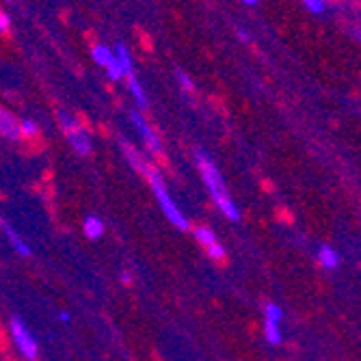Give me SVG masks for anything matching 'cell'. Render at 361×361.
Listing matches in <instances>:
<instances>
[{
    "label": "cell",
    "instance_id": "obj_6",
    "mask_svg": "<svg viewBox=\"0 0 361 361\" xmlns=\"http://www.w3.org/2000/svg\"><path fill=\"white\" fill-rule=\"evenodd\" d=\"M130 121H133V126H135V130H137V135L141 137L145 152H147V154H152V156L162 154L160 137L156 135V130L147 123V119H145L139 111H133V113H130Z\"/></svg>",
    "mask_w": 361,
    "mask_h": 361
},
{
    "label": "cell",
    "instance_id": "obj_9",
    "mask_svg": "<svg viewBox=\"0 0 361 361\" xmlns=\"http://www.w3.org/2000/svg\"><path fill=\"white\" fill-rule=\"evenodd\" d=\"M0 232L5 234V238H7V243L11 245V249L18 253V255H22V257H30L32 255V249H30V245L16 232V229L9 225V221L7 219H3L0 216Z\"/></svg>",
    "mask_w": 361,
    "mask_h": 361
},
{
    "label": "cell",
    "instance_id": "obj_23",
    "mask_svg": "<svg viewBox=\"0 0 361 361\" xmlns=\"http://www.w3.org/2000/svg\"><path fill=\"white\" fill-rule=\"evenodd\" d=\"M121 281H123V283H130V281H133V277H130V273L123 271V273H121Z\"/></svg>",
    "mask_w": 361,
    "mask_h": 361
},
{
    "label": "cell",
    "instance_id": "obj_11",
    "mask_svg": "<svg viewBox=\"0 0 361 361\" xmlns=\"http://www.w3.org/2000/svg\"><path fill=\"white\" fill-rule=\"evenodd\" d=\"M316 259H318V264L324 269V271H336L340 269L342 264V255L336 247L331 245H320L318 251H316Z\"/></svg>",
    "mask_w": 361,
    "mask_h": 361
},
{
    "label": "cell",
    "instance_id": "obj_3",
    "mask_svg": "<svg viewBox=\"0 0 361 361\" xmlns=\"http://www.w3.org/2000/svg\"><path fill=\"white\" fill-rule=\"evenodd\" d=\"M59 121H61V128H63V135L68 139L70 147L78 154V156H89L91 149H93V139H91V133L80 123L78 117L70 115L61 111L59 113Z\"/></svg>",
    "mask_w": 361,
    "mask_h": 361
},
{
    "label": "cell",
    "instance_id": "obj_1",
    "mask_svg": "<svg viewBox=\"0 0 361 361\" xmlns=\"http://www.w3.org/2000/svg\"><path fill=\"white\" fill-rule=\"evenodd\" d=\"M195 165H197V171L202 176V182L210 195V200L214 202L216 210L232 223H238L243 219V212L234 200L232 190L227 188V182L219 169V165L214 162V158L210 154H206L204 149H197L195 152Z\"/></svg>",
    "mask_w": 361,
    "mask_h": 361
},
{
    "label": "cell",
    "instance_id": "obj_17",
    "mask_svg": "<svg viewBox=\"0 0 361 361\" xmlns=\"http://www.w3.org/2000/svg\"><path fill=\"white\" fill-rule=\"evenodd\" d=\"M206 253H208V257H210V259H214V262H223V259H225V255H227V251H225V247H223L221 243H214L212 247H208V249H206Z\"/></svg>",
    "mask_w": 361,
    "mask_h": 361
},
{
    "label": "cell",
    "instance_id": "obj_15",
    "mask_svg": "<svg viewBox=\"0 0 361 361\" xmlns=\"http://www.w3.org/2000/svg\"><path fill=\"white\" fill-rule=\"evenodd\" d=\"M192 236H195V240L200 243L204 249H208V247H212L214 243H219L216 232H214L212 227H208V225H197V227H192Z\"/></svg>",
    "mask_w": 361,
    "mask_h": 361
},
{
    "label": "cell",
    "instance_id": "obj_8",
    "mask_svg": "<svg viewBox=\"0 0 361 361\" xmlns=\"http://www.w3.org/2000/svg\"><path fill=\"white\" fill-rule=\"evenodd\" d=\"M0 137L11 141V143H22V128H20V117L11 113L9 109L0 106Z\"/></svg>",
    "mask_w": 361,
    "mask_h": 361
},
{
    "label": "cell",
    "instance_id": "obj_10",
    "mask_svg": "<svg viewBox=\"0 0 361 361\" xmlns=\"http://www.w3.org/2000/svg\"><path fill=\"white\" fill-rule=\"evenodd\" d=\"M121 152H123V158H126V162L130 165V169H135L139 176H145V171L152 167V162L135 145H130L128 141H121Z\"/></svg>",
    "mask_w": 361,
    "mask_h": 361
},
{
    "label": "cell",
    "instance_id": "obj_13",
    "mask_svg": "<svg viewBox=\"0 0 361 361\" xmlns=\"http://www.w3.org/2000/svg\"><path fill=\"white\" fill-rule=\"evenodd\" d=\"M113 50H115V56H117V63H119V68H121L123 78L130 76V74H135V61H133V54H130L128 46L119 42Z\"/></svg>",
    "mask_w": 361,
    "mask_h": 361
},
{
    "label": "cell",
    "instance_id": "obj_18",
    "mask_svg": "<svg viewBox=\"0 0 361 361\" xmlns=\"http://www.w3.org/2000/svg\"><path fill=\"white\" fill-rule=\"evenodd\" d=\"M176 78H178V82H180V87L184 89V91H195V82H192V78L184 72V70H176Z\"/></svg>",
    "mask_w": 361,
    "mask_h": 361
},
{
    "label": "cell",
    "instance_id": "obj_14",
    "mask_svg": "<svg viewBox=\"0 0 361 361\" xmlns=\"http://www.w3.org/2000/svg\"><path fill=\"white\" fill-rule=\"evenodd\" d=\"M126 85H128V91H130V95L135 97L137 106H139V109H147V93H145V89H143V85L139 82L137 74H130V76H126Z\"/></svg>",
    "mask_w": 361,
    "mask_h": 361
},
{
    "label": "cell",
    "instance_id": "obj_16",
    "mask_svg": "<svg viewBox=\"0 0 361 361\" xmlns=\"http://www.w3.org/2000/svg\"><path fill=\"white\" fill-rule=\"evenodd\" d=\"M20 128H22V137L24 139H37L39 137V123L30 117L20 119Z\"/></svg>",
    "mask_w": 361,
    "mask_h": 361
},
{
    "label": "cell",
    "instance_id": "obj_21",
    "mask_svg": "<svg viewBox=\"0 0 361 361\" xmlns=\"http://www.w3.org/2000/svg\"><path fill=\"white\" fill-rule=\"evenodd\" d=\"M59 320H61L63 324H68V322L72 320V314H70V312H65V310H63V312H59Z\"/></svg>",
    "mask_w": 361,
    "mask_h": 361
},
{
    "label": "cell",
    "instance_id": "obj_4",
    "mask_svg": "<svg viewBox=\"0 0 361 361\" xmlns=\"http://www.w3.org/2000/svg\"><path fill=\"white\" fill-rule=\"evenodd\" d=\"M9 334H11V340L18 348V353L26 359V361H37L39 359V342L28 329V324L20 318V316H13L9 320Z\"/></svg>",
    "mask_w": 361,
    "mask_h": 361
},
{
    "label": "cell",
    "instance_id": "obj_20",
    "mask_svg": "<svg viewBox=\"0 0 361 361\" xmlns=\"http://www.w3.org/2000/svg\"><path fill=\"white\" fill-rule=\"evenodd\" d=\"M11 28V20L5 11H0V35H5V32H9Z\"/></svg>",
    "mask_w": 361,
    "mask_h": 361
},
{
    "label": "cell",
    "instance_id": "obj_7",
    "mask_svg": "<svg viewBox=\"0 0 361 361\" xmlns=\"http://www.w3.org/2000/svg\"><path fill=\"white\" fill-rule=\"evenodd\" d=\"M91 59L95 65H100V68L106 72V76L111 80H123V74H121V68H119V63H117V56H115V50L104 46V44H95L91 48Z\"/></svg>",
    "mask_w": 361,
    "mask_h": 361
},
{
    "label": "cell",
    "instance_id": "obj_5",
    "mask_svg": "<svg viewBox=\"0 0 361 361\" xmlns=\"http://www.w3.org/2000/svg\"><path fill=\"white\" fill-rule=\"evenodd\" d=\"M283 310L277 303H267L264 305V326H262V334H264L267 344L279 346L283 342Z\"/></svg>",
    "mask_w": 361,
    "mask_h": 361
},
{
    "label": "cell",
    "instance_id": "obj_19",
    "mask_svg": "<svg viewBox=\"0 0 361 361\" xmlns=\"http://www.w3.org/2000/svg\"><path fill=\"white\" fill-rule=\"evenodd\" d=\"M301 3H303L312 13H316V16L324 13V9H326V3H324V0H301Z\"/></svg>",
    "mask_w": 361,
    "mask_h": 361
},
{
    "label": "cell",
    "instance_id": "obj_2",
    "mask_svg": "<svg viewBox=\"0 0 361 361\" xmlns=\"http://www.w3.org/2000/svg\"><path fill=\"white\" fill-rule=\"evenodd\" d=\"M143 178L147 180V184H149V188H152V192H154V197H156V204L160 206V210H162V214L167 216V221H169L173 227L182 229V232H188V229H190V221H188V216L182 212V208L178 206V202L173 200V195H171V190H169L165 178H162V173L152 165V167L145 171Z\"/></svg>",
    "mask_w": 361,
    "mask_h": 361
},
{
    "label": "cell",
    "instance_id": "obj_12",
    "mask_svg": "<svg viewBox=\"0 0 361 361\" xmlns=\"http://www.w3.org/2000/svg\"><path fill=\"white\" fill-rule=\"evenodd\" d=\"M82 232L89 240H100L104 234H106V225L100 216H95V214H89L82 223Z\"/></svg>",
    "mask_w": 361,
    "mask_h": 361
},
{
    "label": "cell",
    "instance_id": "obj_22",
    "mask_svg": "<svg viewBox=\"0 0 361 361\" xmlns=\"http://www.w3.org/2000/svg\"><path fill=\"white\" fill-rule=\"evenodd\" d=\"M240 3H243V5H247V7H255V5L259 3V0H240Z\"/></svg>",
    "mask_w": 361,
    "mask_h": 361
}]
</instances>
